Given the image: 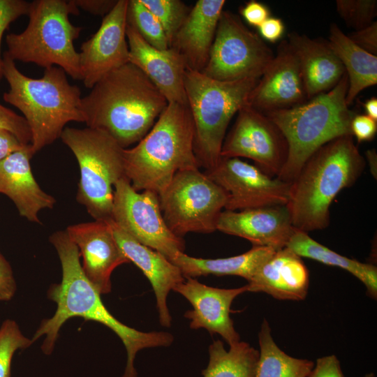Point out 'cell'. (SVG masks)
I'll return each instance as SVG.
<instances>
[{
  "mask_svg": "<svg viewBox=\"0 0 377 377\" xmlns=\"http://www.w3.org/2000/svg\"><path fill=\"white\" fill-rule=\"evenodd\" d=\"M239 13L249 24L256 27L270 17L269 8L265 4L253 0L240 7Z\"/></svg>",
  "mask_w": 377,
  "mask_h": 377,
  "instance_id": "obj_39",
  "label": "cell"
},
{
  "mask_svg": "<svg viewBox=\"0 0 377 377\" xmlns=\"http://www.w3.org/2000/svg\"><path fill=\"white\" fill-rule=\"evenodd\" d=\"M364 168L353 135L340 136L317 149L290 183L286 206L294 228L307 233L326 228L332 201L355 184Z\"/></svg>",
  "mask_w": 377,
  "mask_h": 377,
  "instance_id": "obj_3",
  "label": "cell"
},
{
  "mask_svg": "<svg viewBox=\"0 0 377 377\" xmlns=\"http://www.w3.org/2000/svg\"><path fill=\"white\" fill-rule=\"evenodd\" d=\"M24 146L12 133L0 128V161Z\"/></svg>",
  "mask_w": 377,
  "mask_h": 377,
  "instance_id": "obj_44",
  "label": "cell"
},
{
  "mask_svg": "<svg viewBox=\"0 0 377 377\" xmlns=\"http://www.w3.org/2000/svg\"><path fill=\"white\" fill-rule=\"evenodd\" d=\"M109 223L124 254L149 281L156 297L160 324L170 327L172 317L167 298L170 291L185 280L182 272L163 254L135 240L112 220Z\"/></svg>",
  "mask_w": 377,
  "mask_h": 377,
  "instance_id": "obj_21",
  "label": "cell"
},
{
  "mask_svg": "<svg viewBox=\"0 0 377 377\" xmlns=\"http://www.w3.org/2000/svg\"><path fill=\"white\" fill-rule=\"evenodd\" d=\"M226 192L225 210L286 205L290 184L272 177L239 158H221L215 168L204 172Z\"/></svg>",
  "mask_w": 377,
  "mask_h": 377,
  "instance_id": "obj_14",
  "label": "cell"
},
{
  "mask_svg": "<svg viewBox=\"0 0 377 377\" xmlns=\"http://www.w3.org/2000/svg\"><path fill=\"white\" fill-rule=\"evenodd\" d=\"M60 138L78 162L77 200L94 220H112L113 188L126 177L124 148L105 131L89 127H66Z\"/></svg>",
  "mask_w": 377,
  "mask_h": 377,
  "instance_id": "obj_9",
  "label": "cell"
},
{
  "mask_svg": "<svg viewBox=\"0 0 377 377\" xmlns=\"http://www.w3.org/2000/svg\"><path fill=\"white\" fill-rule=\"evenodd\" d=\"M295 229L286 205L242 211L224 209L216 226V230L246 239L253 246L275 251L286 246Z\"/></svg>",
  "mask_w": 377,
  "mask_h": 377,
  "instance_id": "obj_20",
  "label": "cell"
},
{
  "mask_svg": "<svg viewBox=\"0 0 377 377\" xmlns=\"http://www.w3.org/2000/svg\"><path fill=\"white\" fill-rule=\"evenodd\" d=\"M297 57L287 40L251 91L247 105L265 114L290 108L307 101Z\"/></svg>",
  "mask_w": 377,
  "mask_h": 377,
  "instance_id": "obj_16",
  "label": "cell"
},
{
  "mask_svg": "<svg viewBox=\"0 0 377 377\" xmlns=\"http://www.w3.org/2000/svg\"><path fill=\"white\" fill-rule=\"evenodd\" d=\"M309 377H344L340 362L334 355L318 358Z\"/></svg>",
  "mask_w": 377,
  "mask_h": 377,
  "instance_id": "obj_41",
  "label": "cell"
},
{
  "mask_svg": "<svg viewBox=\"0 0 377 377\" xmlns=\"http://www.w3.org/2000/svg\"><path fill=\"white\" fill-rule=\"evenodd\" d=\"M50 242L58 253L62 269L61 282L51 285L47 291L49 299L57 304V309L53 316L41 322L31 341L45 336L41 349L45 355H50L61 326L68 319L81 317L96 321L111 329L125 346L127 360L121 377H137L134 367L137 353L147 348L170 346L173 335L166 332H141L119 321L104 306L101 294L85 276L78 249L66 230L52 233Z\"/></svg>",
  "mask_w": 377,
  "mask_h": 377,
  "instance_id": "obj_1",
  "label": "cell"
},
{
  "mask_svg": "<svg viewBox=\"0 0 377 377\" xmlns=\"http://www.w3.org/2000/svg\"><path fill=\"white\" fill-rule=\"evenodd\" d=\"M161 24L170 43L186 20L190 9L180 0H140Z\"/></svg>",
  "mask_w": 377,
  "mask_h": 377,
  "instance_id": "obj_32",
  "label": "cell"
},
{
  "mask_svg": "<svg viewBox=\"0 0 377 377\" xmlns=\"http://www.w3.org/2000/svg\"><path fill=\"white\" fill-rule=\"evenodd\" d=\"M71 14H79L73 1L31 2L27 28L6 36L5 53L13 61L34 63L45 68L57 65L73 79L81 80L80 56L73 41L82 28L71 22Z\"/></svg>",
  "mask_w": 377,
  "mask_h": 377,
  "instance_id": "obj_7",
  "label": "cell"
},
{
  "mask_svg": "<svg viewBox=\"0 0 377 377\" xmlns=\"http://www.w3.org/2000/svg\"><path fill=\"white\" fill-rule=\"evenodd\" d=\"M66 230L82 258L87 278L101 295L110 293L112 272L130 261L119 246L109 221L81 223Z\"/></svg>",
  "mask_w": 377,
  "mask_h": 377,
  "instance_id": "obj_17",
  "label": "cell"
},
{
  "mask_svg": "<svg viewBox=\"0 0 377 377\" xmlns=\"http://www.w3.org/2000/svg\"><path fill=\"white\" fill-rule=\"evenodd\" d=\"M347 36L359 47L373 55L377 54V22Z\"/></svg>",
  "mask_w": 377,
  "mask_h": 377,
  "instance_id": "obj_37",
  "label": "cell"
},
{
  "mask_svg": "<svg viewBox=\"0 0 377 377\" xmlns=\"http://www.w3.org/2000/svg\"><path fill=\"white\" fill-rule=\"evenodd\" d=\"M128 3V0H117L97 31L80 46L81 80L87 88L91 89L105 75L129 62Z\"/></svg>",
  "mask_w": 377,
  "mask_h": 377,
  "instance_id": "obj_15",
  "label": "cell"
},
{
  "mask_svg": "<svg viewBox=\"0 0 377 377\" xmlns=\"http://www.w3.org/2000/svg\"><path fill=\"white\" fill-rule=\"evenodd\" d=\"M126 20L127 23L151 46L159 50L170 47L161 24L140 0H128Z\"/></svg>",
  "mask_w": 377,
  "mask_h": 377,
  "instance_id": "obj_31",
  "label": "cell"
},
{
  "mask_svg": "<svg viewBox=\"0 0 377 377\" xmlns=\"http://www.w3.org/2000/svg\"><path fill=\"white\" fill-rule=\"evenodd\" d=\"M225 137L221 158H247L269 177H276L286 163L288 147L279 128L265 114L248 105L237 113Z\"/></svg>",
  "mask_w": 377,
  "mask_h": 377,
  "instance_id": "obj_13",
  "label": "cell"
},
{
  "mask_svg": "<svg viewBox=\"0 0 377 377\" xmlns=\"http://www.w3.org/2000/svg\"><path fill=\"white\" fill-rule=\"evenodd\" d=\"M259 79L220 81L186 68L184 88L195 127L194 153L199 168L209 170L221 159L228 126L245 105Z\"/></svg>",
  "mask_w": 377,
  "mask_h": 377,
  "instance_id": "obj_8",
  "label": "cell"
},
{
  "mask_svg": "<svg viewBox=\"0 0 377 377\" xmlns=\"http://www.w3.org/2000/svg\"><path fill=\"white\" fill-rule=\"evenodd\" d=\"M30 2L23 0H0V80L3 76L1 52V39L10 24L23 15H28Z\"/></svg>",
  "mask_w": 377,
  "mask_h": 377,
  "instance_id": "obj_36",
  "label": "cell"
},
{
  "mask_svg": "<svg viewBox=\"0 0 377 377\" xmlns=\"http://www.w3.org/2000/svg\"><path fill=\"white\" fill-rule=\"evenodd\" d=\"M348 89L345 73L325 93L300 105L265 113L279 128L288 147L287 160L276 178L290 184L320 147L340 136L353 135L351 121L355 114L346 103Z\"/></svg>",
  "mask_w": 377,
  "mask_h": 377,
  "instance_id": "obj_6",
  "label": "cell"
},
{
  "mask_svg": "<svg viewBox=\"0 0 377 377\" xmlns=\"http://www.w3.org/2000/svg\"><path fill=\"white\" fill-rule=\"evenodd\" d=\"M0 128L12 133L22 145L31 142V133L24 117L0 104Z\"/></svg>",
  "mask_w": 377,
  "mask_h": 377,
  "instance_id": "obj_35",
  "label": "cell"
},
{
  "mask_svg": "<svg viewBox=\"0 0 377 377\" xmlns=\"http://www.w3.org/2000/svg\"><path fill=\"white\" fill-rule=\"evenodd\" d=\"M158 198L167 226L181 238L189 232L216 230L227 202L223 189L199 168L177 172Z\"/></svg>",
  "mask_w": 377,
  "mask_h": 377,
  "instance_id": "obj_10",
  "label": "cell"
},
{
  "mask_svg": "<svg viewBox=\"0 0 377 377\" xmlns=\"http://www.w3.org/2000/svg\"><path fill=\"white\" fill-rule=\"evenodd\" d=\"M327 41L348 76L346 101L349 106L361 91L376 84L377 56L356 45L334 23L330 25Z\"/></svg>",
  "mask_w": 377,
  "mask_h": 377,
  "instance_id": "obj_27",
  "label": "cell"
},
{
  "mask_svg": "<svg viewBox=\"0 0 377 377\" xmlns=\"http://www.w3.org/2000/svg\"><path fill=\"white\" fill-rule=\"evenodd\" d=\"M194 138L188 105L168 103L145 137L133 148L124 149L125 176L132 187L158 195L177 172L200 168Z\"/></svg>",
  "mask_w": 377,
  "mask_h": 377,
  "instance_id": "obj_4",
  "label": "cell"
},
{
  "mask_svg": "<svg viewBox=\"0 0 377 377\" xmlns=\"http://www.w3.org/2000/svg\"><path fill=\"white\" fill-rule=\"evenodd\" d=\"M287 40L297 57L308 100L333 89L346 73L327 40L296 32Z\"/></svg>",
  "mask_w": 377,
  "mask_h": 377,
  "instance_id": "obj_25",
  "label": "cell"
},
{
  "mask_svg": "<svg viewBox=\"0 0 377 377\" xmlns=\"http://www.w3.org/2000/svg\"><path fill=\"white\" fill-rule=\"evenodd\" d=\"M258 28L261 37L271 43L279 40L285 31L282 20L274 17H269Z\"/></svg>",
  "mask_w": 377,
  "mask_h": 377,
  "instance_id": "obj_42",
  "label": "cell"
},
{
  "mask_svg": "<svg viewBox=\"0 0 377 377\" xmlns=\"http://www.w3.org/2000/svg\"><path fill=\"white\" fill-rule=\"evenodd\" d=\"M336 7L346 24L355 31L369 26L377 15L376 0H337Z\"/></svg>",
  "mask_w": 377,
  "mask_h": 377,
  "instance_id": "obj_34",
  "label": "cell"
},
{
  "mask_svg": "<svg viewBox=\"0 0 377 377\" xmlns=\"http://www.w3.org/2000/svg\"><path fill=\"white\" fill-rule=\"evenodd\" d=\"M224 0H198L179 29L170 47L184 59L186 67L202 72L209 57Z\"/></svg>",
  "mask_w": 377,
  "mask_h": 377,
  "instance_id": "obj_24",
  "label": "cell"
},
{
  "mask_svg": "<svg viewBox=\"0 0 377 377\" xmlns=\"http://www.w3.org/2000/svg\"><path fill=\"white\" fill-rule=\"evenodd\" d=\"M33 155L29 144L0 161V193L14 202L21 216L40 223L38 212L52 209L56 200L43 191L35 180L30 165Z\"/></svg>",
  "mask_w": 377,
  "mask_h": 377,
  "instance_id": "obj_22",
  "label": "cell"
},
{
  "mask_svg": "<svg viewBox=\"0 0 377 377\" xmlns=\"http://www.w3.org/2000/svg\"><path fill=\"white\" fill-rule=\"evenodd\" d=\"M248 292H263L281 300L306 298L309 270L301 257L288 247L277 250L247 281Z\"/></svg>",
  "mask_w": 377,
  "mask_h": 377,
  "instance_id": "obj_23",
  "label": "cell"
},
{
  "mask_svg": "<svg viewBox=\"0 0 377 377\" xmlns=\"http://www.w3.org/2000/svg\"><path fill=\"white\" fill-rule=\"evenodd\" d=\"M276 251L266 246H253L242 254L224 258L205 259L179 252L171 262L179 267L184 278L213 274L235 275L247 281L258 268Z\"/></svg>",
  "mask_w": 377,
  "mask_h": 377,
  "instance_id": "obj_26",
  "label": "cell"
},
{
  "mask_svg": "<svg viewBox=\"0 0 377 377\" xmlns=\"http://www.w3.org/2000/svg\"><path fill=\"white\" fill-rule=\"evenodd\" d=\"M209 355L203 377H255L259 351L246 342L239 341L227 350L221 340L214 341Z\"/></svg>",
  "mask_w": 377,
  "mask_h": 377,
  "instance_id": "obj_30",
  "label": "cell"
},
{
  "mask_svg": "<svg viewBox=\"0 0 377 377\" xmlns=\"http://www.w3.org/2000/svg\"><path fill=\"white\" fill-rule=\"evenodd\" d=\"M364 377H375V376L374 374L370 373V374H366Z\"/></svg>",
  "mask_w": 377,
  "mask_h": 377,
  "instance_id": "obj_46",
  "label": "cell"
},
{
  "mask_svg": "<svg viewBox=\"0 0 377 377\" xmlns=\"http://www.w3.org/2000/svg\"><path fill=\"white\" fill-rule=\"evenodd\" d=\"M34 342L21 332L17 323L5 320L0 327V377H10L11 362L19 349L29 347Z\"/></svg>",
  "mask_w": 377,
  "mask_h": 377,
  "instance_id": "obj_33",
  "label": "cell"
},
{
  "mask_svg": "<svg viewBox=\"0 0 377 377\" xmlns=\"http://www.w3.org/2000/svg\"><path fill=\"white\" fill-rule=\"evenodd\" d=\"M274 57L261 37L246 27L239 15L223 10L201 73L220 81L260 79Z\"/></svg>",
  "mask_w": 377,
  "mask_h": 377,
  "instance_id": "obj_11",
  "label": "cell"
},
{
  "mask_svg": "<svg viewBox=\"0 0 377 377\" xmlns=\"http://www.w3.org/2000/svg\"><path fill=\"white\" fill-rule=\"evenodd\" d=\"M115 0H73L79 8L93 14L105 16L117 3Z\"/></svg>",
  "mask_w": 377,
  "mask_h": 377,
  "instance_id": "obj_43",
  "label": "cell"
},
{
  "mask_svg": "<svg viewBox=\"0 0 377 377\" xmlns=\"http://www.w3.org/2000/svg\"><path fill=\"white\" fill-rule=\"evenodd\" d=\"M286 247L300 257L310 258L327 265L346 270L364 284L367 294L377 297V268L340 255L312 239L307 232L295 229Z\"/></svg>",
  "mask_w": 377,
  "mask_h": 377,
  "instance_id": "obj_28",
  "label": "cell"
},
{
  "mask_svg": "<svg viewBox=\"0 0 377 377\" xmlns=\"http://www.w3.org/2000/svg\"><path fill=\"white\" fill-rule=\"evenodd\" d=\"M2 71L10 86L3 100L23 114L31 131L34 154L60 138L68 122H84L80 88L68 82L60 67L45 68L41 78L29 77L4 52Z\"/></svg>",
  "mask_w": 377,
  "mask_h": 377,
  "instance_id": "obj_5",
  "label": "cell"
},
{
  "mask_svg": "<svg viewBox=\"0 0 377 377\" xmlns=\"http://www.w3.org/2000/svg\"><path fill=\"white\" fill-rule=\"evenodd\" d=\"M168 105L153 82L130 62L105 75L81 99L87 127L105 131L124 149L142 139Z\"/></svg>",
  "mask_w": 377,
  "mask_h": 377,
  "instance_id": "obj_2",
  "label": "cell"
},
{
  "mask_svg": "<svg viewBox=\"0 0 377 377\" xmlns=\"http://www.w3.org/2000/svg\"><path fill=\"white\" fill-rule=\"evenodd\" d=\"M258 341L260 351L255 377H309L315 363L283 352L274 341L265 319L258 333Z\"/></svg>",
  "mask_w": 377,
  "mask_h": 377,
  "instance_id": "obj_29",
  "label": "cell"
},
{
  "mask_svg": "<svg viewBox=\"0 0 377 377\" xmlns=\"http://www.w3.org/2000/svg\"><path fill=\"white\" fill-rule=\"evenodd\" d=\"M353 136L359 142L372 140L377 131V121L367 114H355L351 121Z\"/></svg>",
  "mask_w": 377,
  "mask_h": 377,
  "instance_id": "obj_38",
  "label": "cell"
},
{
  "mask_svg": "<svg viewBox=\"0 0 377 377\" xmlns=\"http://www.w3.org/2000/svg\"><path fill=\"white\" fill-rule=\"evenodd\" d=\"M367 115L377 121V98L372 97L364 104Z\"/></svg>",
  "mask_w": 377,
  "mask_h": 377,
  "instance_id": "obj_45",
  "label": "cell"
},
{
  "mask_svg": "<svg viewBox=\"0 0 377 377\" xmlns=\"http://www.w3.org/2000/svg\"><path fill=\"white\" fill-rule=\"evenodd\" d=\"M16 289L17 285L11 267L0 253V302L10 300Z\"/></svg>",
  "mask_w": 377,
  "mask_h": 377,
  "instance_id": "obj_40",
  "label": "cell"
},
{
  "mask_svg": "<svg viewBox=\"0 0 377 377\" xmlns=\"http://www.w3.org/2000/svg\"><path fill=\"white\" fill-rule=\"evenodd\" d=\"M112 221L142 244L172 260L184 251L183 238L167 226L158 195L151 191L138 193L126 177L114 186Z\"/></svg>",
  "mask_w": 377,
  "mask_h": 377,
  "instance_id": "obj_12",
  "label": "cell"
},
{
  "mask_svg": "<svg viewBox=\"0 0 377 377\" xmlns=\"http://www.w3.org/2000/svg\"><path fill=\"white\" fill-rule=\"evenodd\" d=\"M184 296L192 305L184 317L191 320L193 330L205 329L210 334H218L229 346L240 341L230 318V306L239 295L247 292V285L237 288H219L187 277L173 290Z\"/></svg>",
  "mask_w": 377,
  "mask_h": 377,
  "instance_id": "obj_18",
  "label": "cell"
},
{
  "mask_svg": "<svg viewBox=\"0 0 377 377\" xmlns=\"http://www.w3.org/2000/svg\"><path fill=\"white\" fill-rule=\"evenodd\" d=\"M126 34L129 62L145 74L168 103L188 105L184 88L187 67L183 57L172 47L159 50L151 46L128 23Z\"/></svg>",
  "mask_w": 377,
  "mask_h": 377,
  "instance_id": "obj_19",
  "label": "cell"
}]
</instances>
